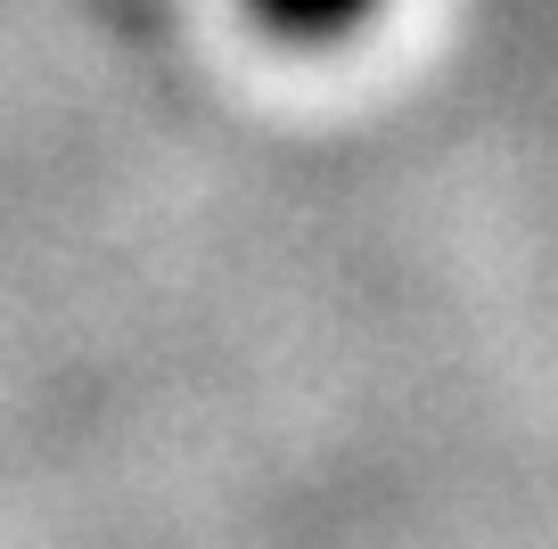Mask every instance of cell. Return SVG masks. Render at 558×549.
Segmentation results:
<instances>
[{
	"label": "cell",
	"instance_id": "cell-1",
	"mask_svg": "<svg viewBox=\"0 0 558 549\" xmlns=\"http://www.w3.org/2000/svg\"><path fill=\"white\" fill-rule=\"evenodd\" d=\"M255 9L279 25V34H296V41H337V34H353L378 0H255Z\"/></svg>",
	"mask_w": 558,
	"mask_h": 549
}]
</instances>
